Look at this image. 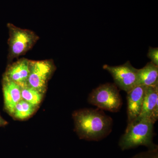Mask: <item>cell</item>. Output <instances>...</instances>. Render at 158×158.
Listing matches in <instances>:
<instances>
[{
	"instance_id": "277c9868",
	"label": "cell",
	"mask_w": 158,
	"mask_h": 158,
	"mask_svg": "<svg viewBox=\"0 0 158 158\" xmlns=\"http://www.w3.org/2000/svg\"><path fill=\"white\" fill-rule=\"evenodd\" d=\"M88 101L100 110L113 113L119 111L123 104L118 87L112 83H106L93 89L89 94Z\"/></svg>"
},
{
	"instance_id": "30bf717a",
	"label": "cell",
	"mask_w": 158,
	"mask_h": 158,
	"mask_svg": "<svg viewBox=\"0 0 158 158\" xmlns=\"http://www.w3.org/2000/svg\"><path fill=\"white\" fill-rule=\"evenodd\" d=\"M138 85L153 87L158 85V66L148 62L138 71Z\"/></svg>"
},
{
	"instance_id": "4fadbf2b",
	"label": "cell",
	"mask_w": 158,
	"mask_h": 158,
	"mask_svg": "<svg viewBox=\"0 0 158 158\" xmlns=\"http://www.w3.org/2000/svg\"><path fill=\"white\" fill-rule=\"evenodd\" d=\"M44 95V94L41 93L28 85L22 88V99L37 106H39L42 102Z\"/></svg>"
},
{
	"instance_id": "9c48e42d",
	"label": "cell",
	"mask_w": 158,
	"mask_h": 158,
	"mask_svg": "<svg viewBox=\"0 0 158 158\" xmlns=\"http://www.w3.org/2000/svg\"><path fill=\"white\" fill-rule=\"evenodd\" d=\"M2 86L4 110L11 116L15 106L22 99V87L3 77Z\"/></svg>"
},
{
	"instance_id": "8992f818",
	"label": "cell",
	"mask_w": 158,
	"mask_h": 158,
	"mask_svg": "<svg viewBox=\"0 0 158 158\" xmlns=\"http://www.w3.org/2000/svg\"><path fill=\"white\" fill-rule=\"evenodd\" d=\"M103 68L112 75L116 86L127 93L138 86V69L133 67L129 61L118 66L105 65Z\"/></svg>"
},
{
	"instance_id": "52a82bcc",
	"label": "cell",
	"mask_w": 158,
	"mask_h": 158,
	"mask_svg": "<svg viewBox=\"0 0 158 158\" xmlns=\"http://www.w3.org/2000/svg\"><path fill=\"white\" fill-rule=\"evenodd\" d=\"M29 65V59L26 58L18 59L8 65L3 77L16 83L22 88L27 86L30 73Z\"/></svg>"
},
{
	"instance_id": "8fae6325",
	"label": "cell",
	"mask_w": 158,
	"mask_h": 158,
	"mask_svg": "<svg viewBox=\"0 0 158 158\" xmlns=\"http://www.w3.org/2000/svg\"><path fill=\"white\" fill-rule=\"evenodd\" d=\"M158 85L147 87L141 113L137 118H147L150 119L154 109L158 106Z\"/></svg>"
},
{
	"instance_id": "5b68a950",
	"label": "cell",
	"mask_w": 158,
	"mask_h": 158,
	"mask_svg": "<svg viewBox=\"0 0 158 158\" xmlns=\"http://www.w3.org/2000/svg\"><path fill=\"white\" fill-rule=\"evenodd\" d=\"M29 69L27 85L45 94L48 81L56 70L53 60H30Z\"/></svg>"
},
{
	"instance_id": "7a4b0ae2",
	"label": "cell",
	"mask_w": 158,
	"mask_h": 158,
	"mask_svg": "<svg viewBox=\"0 0 158 158\" xmlns=\"http://www.w3.org/2000/svg\"><path fill=\"white\" fill-rule=\"evenodd\" d=\"M154 123L147 118H137L127 124L118 144L122 151L144 146L148 149L158 148L153 143Z\"/></svg>"
},
{
	"instance_id": "2e32d148",
	"label": "cell",
	"mask_w": 158,
	"mask_h": 158,
	"mask_svg": "<svg viewBox=\"0 0 158 158\" xmlns=\"http://www.w3.org/2000/svg\"><path fill=\"white\" fill-rule=\"evenodd\" d=\"M8 124V122L2 118L0 114V127L6 126Z\"/></svg>"
},
{
	"instance_id": "ba28073f",
	"label": "cell",
	"mask_w": 158,
	"mask_h": 158,
	"mask_svg": "<svg viewBox=\"0 0 158 158\" xmlns=\"http://www.w3.org/2000/svg\"><path fill=\"white\" fill-rule=\"evenodd\" d=\"M147 88V86L138 85L127 92V124L140 115Z\"/></svg>"
},
{
	"instance_id": "3957f363",
	"label": "cell",
	"mask_w": 158,
	"mask_h": 158,
	"mask_svg": "<svg viewBox=\"0 0 158 158\" xmlns=\"http://www.w3.org/2000/svg\"><path fill=\"white\" fill-rule=\"evenodd\" d=\"M9 38L8 40L9 64L15 59H17L30 51L39 39L34 31L23 29L12 23L7 24Z\"/></svg>"
},
{
	"instance_id": "7c38bea8",
	"label": "cell",
	"mask_w": 158,
	"mask_h": 158,
	"mask_svg": "<svg viewBox=\"0 0 158 158\" xmlns=\"http://www.w3.org/2000/svg\"><path fill=\"white\" fill-rule=\"evenodd\" d=\"M39 106L31 104L22 99L15 107L11 117L19 120H26L34 114Z\"/></svg>"
},
{
	"instance_id": "5bb4252c",
	"label": "cell",
	"mask_w": 158,
	"mask_h": 158,
	"mask_svg": "<svg viewBox=\"0 0 158 158\" xmlns=\"http://www.w3.org/2000/svg\"><path fill=\"white\" fill-rule=\"evenodd\" d=\"M130 158H158V148L139 153Z\"/></svg>"
},
{
	"instance_id": "9a60e30c",
	"label": "cell",
	"mask_w": 158,
	"mask_h": 158,
	"mask_svg": "<svg viewBox=\"0 0 158 158\" xmlns=\"http://www.w3.org/2000/svg\"><path fill=\"white\" fill-rule=\"evenodd\" d=\"M148 57L151 60L153 64L158 66V48L149 47Z\"/></svg>"
},
{
	"instance_id": "6da1fadb",
	"label": "cell",
	"mask_w": 158,
	"mask_h": 158,
	"mask_svg": "<svg viewBox=\"0 0 158 158\" xmlns=\"http://www.w3.org/2000/svg\"><path fill=\"white\" fill-rule=\"evenodd\" d=\"M73 118L75 131L81 139L100 141L112 131L113 119L98 108L76 110L73 113Z\"/></svg>"
}]
</instances>
